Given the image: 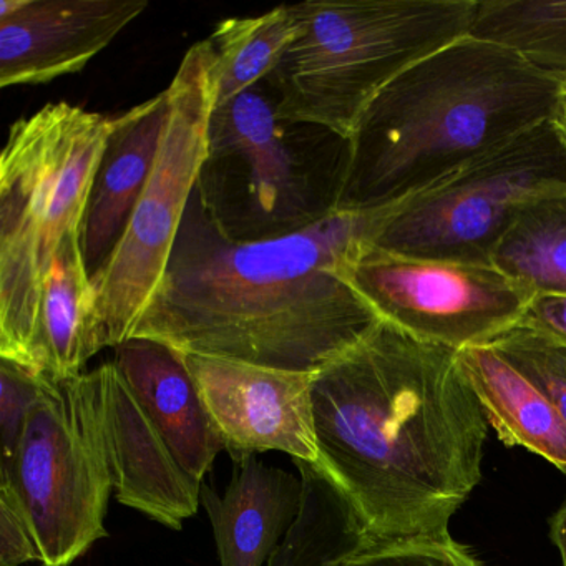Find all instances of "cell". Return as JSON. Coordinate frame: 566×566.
Wrapping results in <instances>:
<instances>
[{
    "label": "cell",
    "instance_id": "1",
    "mask_svg": "<svg viewBox=\"0 0 566 566\" xmlns=\"http://www.w3.org/2000/svg\"><path fill=\"white\" fill-rule=\"evenodd\" d=\"M397 205L329 208L297 230L237 240L197 187L134 337L181 354L317 373L380 321L347 271Z\"/></svg>",
    "mask_w": 566,
    "mask_h": 566
},
{
    "label": "cell",
    "instance_id": "2",
    "mask_svg": "<svg viewBox=\"0 0 566 566\" xmlns=\"http://www.w3.org/2000/svg\"><path fill=\"white\" fill-rule=\"evenodd\" d=\"M317 469L367 539L443 538L482 479L486 417L457 350L380 319L314 374Z\"/></svg>",
    "mask_w": 566,
    "mask_h": 566
},
{
    "label": "cell",
    "instance_id": "3",
    "mask_svg": "<svg viewBox=\"0 0 566 566\" xmlns=\"http://www.w3.org/2000/svg\"><path fill=\"white\" fill-rule=\"evenodd\" d=\"M562 87L465 35L394 78L347 142L333 208L402 203L552 118Z\"/></svg>",
    "mask_w": 566,
    "mask_h": 566
},
{
    "label": "cell",
    "instance_id": "4",
    "mask_svg": "<svg viewBox=\"0 0 566 566\" xmlns=\"http://www.w3.org/2000/svg\"><path fill=\"white\" fill-rule=\"evenodd\" d=\"M115 118L67 102L9 128L0 157V357L34 370L45 280L82 230Z\"/></svg>",
    "mask_w": 566,
    "mask_h": 566
},
{
    "label": "cell",
    "instance_id": "5",
    "mask_svg": "<svg viewBox=\"0 0 566 566\" xmlns=\"http://www.w3.org/2000/svg\"><path fill=\"white\" fill-rule=\"evenodd\" d=\"M476 0H307L301 32L273 74L281 122L349 142L403 71L470 34Z\"/></svg>",
    "mask_w": 566,
    "mask_h": 566
},
{
    "label": "cell",
    "instance_id": "6",
    "mask_svg": "<svg viewBox=\"0 0 566 566\" xmlns=\"http://www.w3.org/2000/svg\"><path fill=\"white\" fill-rule=\"evenodd\" d=\"M168 112L150 177L104 266L92 276L107 347L132 339L160 286L191 197L210 157L217 107L210 39L185 54L167 88Z\"/></svg>",
    "mask_w": 566,
    "mask_h": 566
},
{
    "label": "cell",
    "instance_id": "7",
    "mask_svg": "<svg viewBox=\"0 0 566 566\" xmlns=\"http://www.w3.org/2000/svg\"><path fill=\"white\" fill-rule=\"evenodd\" d=\"M21 495L41 565L69 566L105 528L114 492L97 369L72 379L45 376L11 465L0 467Z\"/></svg>",
    "mask_w": 566,
    "mask_h": 566
},
{
    "label": "cell",
    "instance_id": "8",
    "mask_svg": "<svg viewBox=\"0 0 566 566\" xmlns=\"http://www.w3.org/2000/svg\"><path fill=\"white\" fill-rule=\"evenodd\" d=\"M565 191L566 151L548 120L397 205L373 247L490 263L522 208Z\"/></svg>",
    "mask_w": 566,
    "mask_h": 566
},
{
    "label": "cell",
    "instance_id": "9",
    "mask_svg": "<svg viewBox=\"0 0 566 566\" xmlns=\"http://www.w3.org/2000/svg\"><path fill=\"white\" fill-rule=\"evenodd\" d=\"M347 280L380 319L457 353L518 326L535 296L490 263L406 256L373 244Z\"/></svg>",
    "mask_w": 566,
    "mask_h": 566
},
{
    "label": "cell",
    "instance_id": "10",
    "mask_svg": "<svg viewBox=\"0 0 566 566\" xmlns=\"http://www.w3.org/2000/svg\"><path fill=\"white\" fill-rule=\"evenodd\" d=\"M181 356L233 462L276 450L317 465L316 373L197 354Z\"/></svg>",
    "mask_w": 566,
    "mask_h": 566
},
{
    "label": "cell",
    "instance_id": "11",
    "mask_svg": "<svg viewBox=\"0 0 566 566\" xmlns=\"http://www.w3.org/2000/svg\"><path fill=\"white\" fill-rule=\"evenodd\" d=\"M147 0H2L0 85L49 84L87 67Z\"/></svg>",
    "mask_w": 566,
    "mask_h": 566
},
{
    "label": "cell",
    "instance_id": "12",
    "mask_svg": "<svg viewBox=\"0 0 566 566\" xmlns=\"http://www.w3.org/2000/svg\"><path fill=\"white\" fill-rule=\"evenodd\" d=\"M115 499L170 530L197 515L201 483L178 463L114 360L97 367Z\"/></svg>",
    "mask_w": 566,
    "mask_h": 566
},
{
    "label": "cell",
    "instance_id": "13",
    "mask_svg": "<svg viewBox=\"0 0 566 566\" xmlns=\"http://www.w3.org/2000/svg\"><path fill=\"white\" fill-rule=\"evenodd\" d=\"M208 164H240L251 208L266 227L297 230L307 218L306 185L284 142L273 98L253 87L214 108Z\"/></svg>",
    "mask_w": 566,
    "mask_h": 566
},
{
    "label": "cell",
    "instance_id": "14",
    "mask_svg": "<svg viewBox=\"0 0 566 566\" xmlns=\"http://www.w3.org/2000/svg\"><path fill=\"white\" fill-rule=\"evenodd\" d=\"M114 363L178 463L203 483L224 443L181 353L158 340L132 337L115 347Z\"/></svg>",
    "mask_w": 566,
    "mask_h": 566
},
{
    "label": "cell",
    "instance_id": "15",
    "mask_svg": "<svg viewBox=\"0 0 566 566\" xmlns=\"http://www.w3.org/2000/svg\"><path fill=\"white\" fill-rule=\"evenodd\" d=\"M303 479L256 457L234 462L223 495L201 483V505L217 542L220 566L268 565L296 523Z\"/></svg>",
    "mask_w": 566,
    "mask_h": 566
},
{
    "label": "cell",
    "instance_id": "16",
    "mask_svg": "<svg viewBox=\"0 0 566 566\" xmlns=\"http://www.w3.org/2000/svg\"><path fill=\"white\" fill-rule=\"evenodd\" d=\"M167 112L164 91L115 118L82 224V247L92 276L117 247L150 177Z\"/></svg>",
    "mask_w": 566,
    "mask_h": 566
},
{
    "label": "cell",
    "instance_id": "17",
    "mask_svg": "<svg viewBox=\"0 0 566 566\" xmlns=\"http://www.w3.org/2000/svg\"><path fill=\"white\" fill-rule=\"evenodd\" d=\"M104 347L97 290L77 230L65 238L45 280L34 370L55 380L72 379L84 374L88 360Z\"/></svg>",
    "mask_w": 566,
    "mask_h": 566
},
{
    "label": "cell",
    "instance_id": "18",
    "mask_svg": "<svg viewBox=\"0 0 566 566\" xmlns=\"http://www.w3.org/2000/svg\"><path fill=\"white\" fill-rule=\"evenodd\" d=\"M486 422L506 447H523L566 473V427L552 403L492 344L457 353Z\"/></svg>",
    "mask_w": 566,
    "mask_h": 566
},
{
    "label": "cell",
    "instance_id": "19",
    "mask_svg": "<svg viewBox=\"0 0 566 566\" xmlns=\"http://www.w3.org/2000/svg\"><path fill=\"white\" fill-rule=\"evenodd\" d=\"M303 479V505L266 566H334L366 542L349 502L313 463L293 460Z\"/></svg>",
    "mask_w": 566,
    "mask_h": 566
},
{
    "label": "cell",
    "instance_id": "20",
    "mask_svg": "<svg viewBox=\"0 0 566 566\" xmlns=\"http://www.w3.org/2000/svg\"><path fill=\"white\" fill-rule=\"evenodd\" d=\"M301 25L297 4L280 6L256 18L220 22L210 38L217 107L266 81L300 34Z\"/></svg>",
    "mask_w": 566,
    "mask_h": 566
},
{
    "label": "cell",
    "instance_id": "21",
    "mask_svg": "<svg viewBox=\"0 0 566 566\" xmlns=\"http://www.w3.org/2000/svg\"><path fill=\"white\" fill-rule=\"evenodd\" d=\"M490 264L533 294H566V191L522 208Z\"/></svg>",
    "mask_w": 566,
    "mask_h": 566
},
{
    "label": "cell",
    "instance_id": "22",
    "mask_svg": "<svg viewBox=\"0 0 566 566\" xmlns=\"http://www.w3.org/2000/svg\"><path fill=\"white\" fill-rule=\"evenodd\" d=\"M469 35L515 52L566 88V0L479 2Z\"/></svg>",
    "mask_w": 566,
    "mask_h": 566
},
{
    "label": "cell",
    "instance_id": "23",
    "mask_svg": "<svg viewBox=\"0 0 566 566\" xmlns=\"http://www.w3.org/2000/svg\"><path fill=\"white\" fill-rule=\"evenodd\" d=\"M490 344L535 384L566 427V344L522 324Z\"/></svg>",
    "mask_w": 566,
    "mask_h": 566
},
{
    "label": "cell",
    "instance_id": "24",
    "mask_svg": "<svg viewBox=\"0 0 566 566\" xmlns=\"http://www.w3.org/2000/svg\"><path fill=\"white\" fill-rule=\"evenodd\" d=\"M334 566H485L452 536L379 542L366 539Z\"/></svg>",
    "mask_w": 566,
    "mask_h": 566
},
{
    "label": "cell",
    "instance_id": "25",
    "mask_svg": "<svg viewBox=\"0 0 566 566\" xmlns=\"http://www.w3.org/2000/svg\"><path fill=\"white\" fill-rule=\"evenodd\" d=\"M44 379V374L0 357V467L14 460L29 410L41 396Z\"/></svg>",
    "mask_w": 566,
    "mask_h": 566
},
{
    "label": "cell",
    "instance_id": "26",
    "mask_svg": "<svg viewBox=\"0 0 566 566\" xmlns=\"http://www.w3.org/2000/svg\"><path fill=\"white\" fill-rule=\"evenodd\" d=\"M41 563L38 543L21 495L11 480L0 479V565Z\"/></svg>",
    "mask_w": 566,
    "mask_h": 566
},
{
    "label": "cell",
    "instance_id": "27",
    "mask_svg": "<svg viewBox=\"0 0 566 566\" xmlns=\"http://www.w3.org/2000/svg\"><path fill=\"white\" fill-rule=\"evenodd\" d=\"M520 324L566 344V294H535Z\"/></svg>",
    "mask_w": 566,
    "mask_h": 566
},
{
    "label": "cell",
    "instance_id": "28",
    "mask_svg": "<svg viewBox=\"0 0 566 566\" xmlns=\"http://www.w3.org/2000/svg\"><path fill=\"white\" fill-rule=\"evenodd\" d=\"M552 539L559 549L563 566H566V502L552 518Z\"/></svg>",
    "mask_w": 566,
    "mask_h": 566
},
{
    "label": "cell",
    "instance_id": "29",
    "mask_svg": "<svg viewBox=\"0 0 566 566\" xmlns=\"http://www.w3.org/2000/svg\"><path fill=\"white\" fill-rule=\"evenodd\" d=\"M549 120H552L556 135H558L559 142H562L566 151V88H562V92H559L558 102H556L555 111H553Z\"/></svg>",
    "mask_w": 566,
    "mask_h": 566
}]
</instances>
